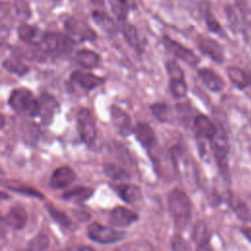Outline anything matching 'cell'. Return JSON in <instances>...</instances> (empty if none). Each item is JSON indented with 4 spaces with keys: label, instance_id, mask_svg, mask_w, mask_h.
<instances>
[{
    "label": "cell",
    "instance_id": "1",
    "mask_svg": "<svg viewBox=\"0 0 251 251\" xmlns=\"http://www.w3.org/2000/svg\"><path fill=\"white\" fill-rule=\"evenodd\" d=\"M168 208L178 226L184 227L189 224L192 205L189 197L183 190L175 188L169 193Z\"/></svg>",
    "mask_w": 251,
    "mask_h": 251
},
{
    "label": "cell",
    "instance_id": "2",
    "mask_svg": "<svg viewBox=\"0 0 251 251\" xmlns=\"http://www.w3.org/2000/svg\"><path fill=\"white\" fill-rule=\"evenodd\" d=\"M8 103L20 115L35 117L38 114V101L26 88H17L10 94Z\"/></svg>",
    "mask_w": 251,
    "mask_h": 251
},
{
    "label": "cell",
    "instance_id": "3",
    "mask_svg": "<svg viewBox=\"0 0 251 251\" xmlns=\"http://www.w3.org/2000/svg\"><path fill=\"white\" fill-rule=\"evenodd\" d=\"M75 42L68 34L59 32H44L42 41L39 46L52 55H64L72 51Z\"/></svg>",
    "mask_w": 251,
    "mask_h": 251
},
{
    "label": "cell",
    "instance_id": "4",
    "mask_svg": "<svg viewBox=\"0 0 251 251\" xmlns=\"http://www.w3.org/2000/svg\"><path fill=\"white\" fill-rule=\"evenodd\" d=\"M161 42L169 53L173 54L176 59L182 61L190 67H196L201 61L200 57L197 56V54L192 49L176 40H174L167 34L162 35Z\"/></svg>",
    "mask_w": 251,
    "mask_h": 251
},
{
    "label": "cell",
    "instance_id": "5",
    "mask_svg": "<svg viewBox=\"0 0 251 251\" xmlns=\"http://www.w3.org/2000/svg\"><path fill=\"white\" fill-rule=\"evenodd\" d=\"M65 28L67 30V34L75 43L93 41L97 38V33L90 25H88L85 22L74 17L68 18L65 21Z\"/></svg>",
    "mask_w": 251,
    "mask_h": 251
},
{
    "label": "cell",
    "instance_id": "6",
    "mask_svg": "<svg viewBox=\"0 0 251 251\" xmlns=\"http://www.w3.org/2000/svg\"><path fill=\"white\" fill-rule=\"evenodd\" d=\"M211 147L216 158L217 164L226 178H228V166H227V152H228V141L227 137L223 131H218L216 134L210 139Z\"/></svg>",
    "mask_w": 251,
    "mask_h": 251
},
{
    "label": "cell",
    "instance_id": "7",
    "mask_svg": "<svg viewBox=\"0 0 251 251\" xmlns=\"http://www.w3.org/2000/svg\"><path fill=\"white\" fill-rule=\"evenodd\" d=\"M87 235L90 239L98 243L110 244L122 240L126 236V233L113 227L93 223L87 228Z\"/></svg>",
    "mask_w": 251,
    "mask_h": 251
},
{
    "label": "cell",
    "instance_id": "8",
    "mask_svg": "<svg viewBox=\"0 0 251 251\" xmlns=\"http://www.w3.org/2000/svg\"><path fill=\"white\" fill-rule=\"evenodd\" d=\"M195 43L197 49L200 51L202 55L207 56L210 60L219 65L224 63L225 50L224 47L220 44V42H218L216 39L209 36L200 35L197 37Z\"/></svg>",
    "mask_w": 251,
    "mask_h": 251
},
{
    "label": "cell",
    "instance_id": "9",
    "mask_svg": "<svg viewBox=\"0 0 251 251\" xmlns=\"http://www.w3.org/2000/svg\"><path fill=\"white\" fill-rule=\"evenodd\" d=\"M76 121L78 133L81 140L87 145L92 144L96 138L97 129L90 111L85 108L80 109L77 113Z\"/></svg>",
    "mask_w": 251,
    "mask_h": 251
},
{
    "label": "cell",
    "instance_id": "10",
    "mask_svg": "<svg viewBox=\"0 0 251 251\" xmlns=\"http://www.w3.org/2000/svg\"><path fill=\"white\" fill-rule=\"evenodd\" d=\"M119 31L122 33L126 42L138 54L141 55L144 52V41L140 38L139 32L134 25L127 21L121 22L118 25Z\"/></svg>",
    "mask_w": 251,
    "mask_h": 251
},
{
    "label": "cell",
    "instance_id": "11",
    "mask_svg": "<svg viewBox=\"0 0 251 251\" xmlns=\"http://www.w3.org/2000/svg\"><path fill=\"white\" fill-rule=\"evenodd\" d=\"M38 114L43 125H49L59 110V103L52 95L42 93L38 98Z\"/></svg>",
    "mask_w": 251,
    "mask_h": 251
},
{
    "label": "cell",
    "instance_id": "12",
    "mask_svg": "<svg viewBox=\"0 0 251 251\" xmlns=\"http://www.w3.org/2000/svg\"><path fill=\"white\" fill-rule=\"evenodd\" d=\"M197 75L202 83L212 92H221L225 88V80L211 68H199L197 70Z\"/></svg>",
    "mask_w": 251,
    "mask_h": 251
},
{
    "label": "cell",
    "instance_id": "13",
    "mask_svg": "<svg viewBox=\"0 0 251 251\" xmlns=\"http://www.w3.org/2000/svg\"><path fill=\"white\" fill-rule=\"evenodd\" d=\"M71 79L86 91L93 90L105 83L104 77L83 71L73 72L71 75Z\"/></svg>",
    "mask_w": 251,
    "mask_h": 251
},
{
    "label": "cell",
    "instance_id": "14",
    "mask_svg": "<svg viewBox=\"0 0 251 251\" xmlns=\"http://www.w3.org/2000/svg\"><path fill=\"white\" fill-rule=\"evenodd\" d=\"M137 219L138 216L135 212L125 207H117L111 212L109 221L110 224L115 226L126 227L132 225Z\"/></svg>",
    "mask_w": 251,
    "mask_h": 251
},
{
    "label": "cell",
    "instance_id": "15",
    "mask_svg": "<svg viewBox=\"0 0 251 251\" xmlns=\"http://www.w3.org/2000/svg\"><path fill=\"white\" fill-rule=\"evenodd\" d=\"M134 134L138 142L145 147L146 149L150 150L156 144V135L153 128L146 123H137L134 129Z\"/></svg>",
    "mask_w": 251,
    "mask_h": 251
},
{
    "label": "cell",
    "instance_id": "16",
    "mask_svg": "<svg viewBox=\"0 0 251 251\" xmlns=\"http://www.w3.org/2000/svg\"><path fill=\"white\" fill-rule=\"evenodd\" d=\"M196 135L200 138L211 139L217 132V127L213 122L205 115L199 114L195 117L193 122Z\"/></svg>",
    "mask_w": 251,
    "mask_h": 251
},
{
    "label": "cell",
    "instance_id": "17",
    "mask_svg": "<svg viewBox=\"0 0 251 251\" xmlns=\"http://www.w3.org/2000/svg\"><path fill=\"white\" fill-rule=\"evenodd\" d=\"M18 35L22 41L33 46H39L42 41L44 32L36 26L29 25L27 24H22L18 27Z\"/></svg>",
    "mask_w": 251,
    "mask_h": 251
},
{
    "label": "cell",
    "instance_id": "18",
    "mask_svg": "<svg viewBox=\"0 0 251 251\" xmlns=\"http://www.w3.org/2000/svg\"><path fill=\"white\" fill-rule=\"evenodd\" d=\"M75 179V172L69 167H60L54 171L50 178V185L53 188H63L70 185Z\"/></svg>",
    "mask_w": 251,
    "mask_h": 251
},
{
    "label": "cell",
    "instance_id": "19",
    "mask_svg": "<svg viewBox=\"0 0 251 251\" xmlns=\"http://www.w3.org/2000/svg\"><path fill=\"white\" fill-rule=\"evenodd\" d=\"M91 18L93 22L107 34L115 35L119 31L118 25L106 12L101 10H93L91 13Z\"/></svg>",
    "mask_w": 251,
    "mask_h": 251
},
{
    "label": "cell",
    "instance_id": "20",
    "mask_svg": "<svg viewBox=\"0 0 251 251\" xmlns=\"http://www.w3.org/2000/svg\"><path fill=\"white\" fill-rule=\"evenodd\" d=\"M226 75L231 83L239 90H244L249 86L251 75L237 66H228L226 68Z\"/></svg>",
    "mask_w": 251,
    "mask_h": 251
},
{
    "label": "cell",
    "instance_id": "21",
    "mask_svg": "<svg viewBox=\"0 0 251 251\" xmlns=\"http://www.w3.org/2000/svg\"><path fill=\"white\" fill-rule=\"evenodd\" d=\"M109 4L119 23L127 21L129 12L136 9L134 0H109Z\"/></svg>",
    "mask_w": 251,
    "mask_h": 251
},
{
    "label": "cell",
    "instance_id": "22",
    "mask_svg": "<svg viewBox=\"0 0 251 251\" xmlns=\"http://www.w3.org/2000/svg\"><path fill=\"white\" fill-rule=\"evenodd\" d=\"M75 62L86 70H93L100 65V55L89 49L78 50L75 55Z\"/></svg>",
    "mask_w": 251,
    "mask_h": 251
},
{
    "label": "cell",
    "instance_id": "23",
    "mask_svg": "<svg viewBox=\"0 0 251 251\" xmlns=\"http://www.w3.org/2000/svg\"><path fill=\"white\" fill-rule=\"evenodd\" d=\"M114 126L119 129L121 134L127 135L130 132V118L118 106H112L110 109Z\"/></svg>",
    "mask_w": 251,
    "mask_h": 251
},
{
    "label": "cell",
    "instance_id": "24",
    "mask_svg": "<svg viewBox=\"0 0 251 251\" xmlns=\"http://www.w3.org/2000/svg\"><path fill=\"white\" fill-rule=\"evenodd\" d=\"M113 188L125 202L129 204L136 203L142 197L140 188L134 184L123 183V184L115 185Z\"/></svg>",
    "mask_w": 251,
    "mask_h": 251
},
{
    "label": "cell",
    "instance_id": "25",
    "mask_svg": "<svg viewBox=\"0 0 251 251\" xmlns=\"http://www.w3.org/2000/svg\"><path fill=\"white\" fill-rule=\"evenodd\" d=\"M27 215L22 206H14L10 209L6 216V223L14 229H21L26 223Z\"/></svg>",
    "mask_w": 251,
    "mask_h": 251
},
{
    "label": "cell",
    "instance_id": "26",
    "mask_svg": "<svg viewBox=\"0 0 251 251\" xmlns=\"http://www.w3.org/2000/svg\"><path fill=\"white\" fill-rule=\"evenodd\" d=\"M228 204L240 220L244 222H251V211L240 198L230 195L228 197Z\"/></svg>",
    "mask_w": 251,
    "mask_h": 251
},
{
    "label": "cell",
    "instance_id": "27",
    "mask_svg": "<svg viewBox=\"0 0 251 251\" xmlns=\"http://www.w3.org/2000/svg\"><path fill=\"white\" fill-rule=\"evenodd\" d=\"M191 237L197 246L209 243L210 232L207 224L204 221H197L192 228Z\"/></svg>",
    "mask_w": 251,
    "mask_h": 251
},
{
    "label": "cell",
    "instance_id": "28",
    "mask_svg": "<svg viewBox=\"0 0 251 251\" xmlns=\"http://www.w3.org/2000/svg\"><path fill=\"white\" fill-rule=\"evenodd\" d=\"M93 194V190L89 187H75L67 191L62 197L65 200L72 202H83L89 199Z\"/></svg>",
    "mask_w": 251,
    "mask_h": 251
},
{
    "label": "cell",
    "instance_id": "29",
    "mask_svg": "<svg viewBox=\"0 0 251 251\" xmlns=\"http://www.w3.org/2000/svg\"><path fill=\"white\" fill-rule=\"evenodd\" d=\"M2 67L8 72L20 76L26 75L29 71L28 67L18 58H8L4 60L2 63Z\"/></svg>",
    "mask_w": 251,
    "mask_h": 251
},
{
    "label": "cell",
    "instance_id": "30",
    "mask_svg": "<svg viewBox=\"0 0 251 251\" xmlns=\"http://www.w3.org/2000/svg\"><path fill=\"white\" fill-rule=\"evenodd\" d=\"M201 14L208 30L212 33H221L223 27L218 19L213 14L210 6H206L201 10Z\"/></svg>",
    "mask_w": 251,
    "mask_h": 251
},
{
    "label": "cell",
    "instance_id": "31",
    "mask_svg": "<svg viewBox=\"0 0 251 251\" xmlns=\"http://www.w3.org/2000/svg\"><path fill=\"white\" fill-rule=\"evenodd\" d=\"M103 171H104V174L113 180L125 181V180H128L130 177L126 171H125L121 167L112 163L104 164Z\"/></svg>",
    "mask_w": 251,
    "mask_h": 251
},
{
    "label": "cell",
    "instance_id": "32",
    "mask_svg": "<svg viewBox=\"0 0 251 251\" xmlns=\"http://www.w3.org/2000/svg\"><path fill=\"white\" fill-rule=\"evenodd\" d=\"M115 251H154V248L149 241L139 239L126 242L118 247Z\"/></svg>",
    "mask_w": 251,
    "mask_h": 251
},
{
    "label": "cell",
    "instance_id": "33",
    "mask_svg": "<svg viewBox=\"0 0 251 251\" xmlns=\"http://www.w3.org/2000/svg\"><path fill=\"white\" fill-rule=\"evenodd\" d=\"M169 88L173 96L176 98L184 97L188 90L185 78L169 79Z\"/></svg>",
    "mask_w": 251,
    "mask_h": 251
},
{
    "label": "cell",
    "instance_id": "34",
    "mask_svg": "<svg viewBox=\"0 0 251 251\" xmlns=\"http://www.w3.org/2000/svg\"><path fill=\"white\" fill-rule=\"evenodd\" d=\"M165 69L168 74L169 79H179L185 78V75L180 65L176 60L165 61Z\"/></svg>",
    "mask_w": 251,
    "mask_h": 251
},
{
    "label": "cell",
    "instance_id": "35",
    "mask_svg": "<svg viewBox=\"0 0 251 251\" xmlns=\"http://www.w3.org/2000/svg\"><path fill=\"white\" fill-rule=\"evenodd\" d=\"M150 111L152 115L162 123H166L168 121V105L164 102H156L150 105Z\"/></svg>",
    "mask_w": 251,
    "mask_h": 251
},
{
    "label": "cell",
    "instance_id": "36",
    "mask_svg": "<svg viewBox=\"0 0 251 251\" xmlns=\"http://www.w3.org/2000/svg\"><path fill=\"white\" fill-rule=\"evenodd\" d=\"M46 210L48 211V213L51 215V217L60 225H62L63 226H71V220L68 218V216L63 213L62 211L58 210L56 207L52 206L51 204H46L45 205Z\"/></svg>",
    "mask_w": 251,
    "mask_h": 251
},
{
    "label": "cell",
    "instance_id": "37",
    "mask_svg": "<svg viewBox=\"0 0 251 251\" xmlns=\"http://www.w3.org/2000/svg\"><path fill=\"white\" fill-rule=\"evenodd\" d=\"M48 237L44 234H39L36 237H34L29 245H28V251H43L48 246Z\"/></svg>",
    "mask_w": 251,
    "mask_h": 251
},
{
    "label": "cell",
    "instance_id": "38",
    "mask_svg": "<svg viewBox=\"0 0 251 251\" xmlns=\"http://www.w3.org/2000/svg\"><path fill=\"white\" fill-rule=\"evenodd\" d=\"M7 187H9L11 190H14L16 192L23 193V194H25V195H28V196H32V197H36V198H42L43 197V195L40 192L36 191L35 189H33L31 187L24 185V184H20V183H18L17 185H16V183L13 184V185L9 184V185H7Z\"/></svg>",
    "mask_w": 251,
    "mask_h": 251
},
{
    "label": "cell",
    "instance_id": "39",
    "mask_svg": "<svg viewBox=\"0 0 251 251\" xmlns=\"http://www.w3.org/2000/svg\"><path fill=\"white\" fill-rule=\"evenodd\" d=\"M171 243L173 251H191L189 244L180 235H174Z\"/></svg>",
    "mask_w": 251,
    "mask_h": 251
},
{
    "label": "cell",
    "instance_id": "40",
    "mask_svg": "<svg viewBox=\"0 0 251 251\" xmlns=\"http://www.w3.org/2000/svg\"><path fill=\"white\" fill-rule=\"evenodd\" d=\"M68 251H94V250L88 246H75V247L70 248Z\"/></svg>",
    "mask_w": 251,
    "mask_h": 251
},
{
    "label": "cell",
    "instance_id": "41",
    "mask_svg": "<svg viewBox=\"0 0 251 251\" xmlns=\"http://www.w3.org/2000/svg\"><path fill=\"white\" fill-rule=\"evenodd\" d=\"M196 251H214V250H213V248L211 247V245L209 243H206V244L199 245L197 247Z\"/></svg>",
    "mask_w": 251,
    "mask_h": 251
},
{
    "label": "cell",
    "instance_id": "42",
    "mask_svg": "<svg viewBox=\"0 0 251 251\" xmlns=\"http://www.w3.org/2000/svg\"><path fill=\"white\" fill-rule=\"evenodd\" d=\"M241 232L251 242V227H242Z\"/></svg>",
    "mask_w": 251,
    "mask_h": 251
},
{
    "label": "cell",
    "instance_id": "43",
    "mask_svg": "<svg viewBox=\"0 0 251 251\" xmlns=\"http://www.w3.org/2000/svg\"><path fill=\"white\" fill-rule=\"evenodd\" d=\"M8 198H10V195H9V194H7V193H5V192L0 191V201L5 200V199H8Z\"/></svg>",
    "mask_w": 251,
    "mask_h": 251
},
{
    "label": "cell",
    "instance_id": "44",
    "mask_svg": "<svg viewBox=\"0 0 251 251\" xmlns=\"http://www.w3.org/2000/svg\"><path fill=\"white\" fill-rule=\"evenodd\" d=\"M4 125H5V118H4V116L0 113V128H2V127L4 126Z\"/></svg>",
    "mask_w": 251,
    "mask_h": 251
},
{
    "label": "cell",
    "instance_id": "45",
    "mask_svg": "<svg viewBox=\"0 0 251 251\" xmlns=\"http://www.w3.org/2000/svg\"><path fill=\"white\" fill-rule=\"evenodd\" d=\"M249 86L251 87V79H250V83H249Z\"/></svg>",
    "mask_w": 251,
    "mask_h": 251
},
{
    "label": "cell",
    "instance_id": "46",
    "mask_svg": "<svg viewBox=\"0 0 251 251\" xmlns=\"http://www.w3.org/2000/svg\"><path fill=\"white\" fill-rule=\"evenodd\" d=\"M1 174H2V172H1V170H0V175H1Z\"/></svg>",
    "mask_w": 251,
    "mask_h": 251
},
{
    "label": "cell",
    "instance_id": "47",
    "mask_svg": "<svg viewBox=\"0 0 251 251\" xmlns=\"http://www.w3.org/2000/svg\"><path fill=\"white\" fill-rule=\"evenodd\" d=\"M56 1H59V0H56Z\"/></svg>",
    "mask_w": 251,
    "mask_h": 251
},
{
    "label": "cell",
    "instance_id": "48",
    "mask_svg": "<svg viewBox=\"0 0 251 251\" xmlns=\"http://www.w3.org/2000/svg\"><path fill=\"white\" fill-rule=\"evenodd\" d=\"M250 121H251V119H250Z\"/></svg>",
    "mask_w": 251,
    "mask_h": 251
}]
</instances>
